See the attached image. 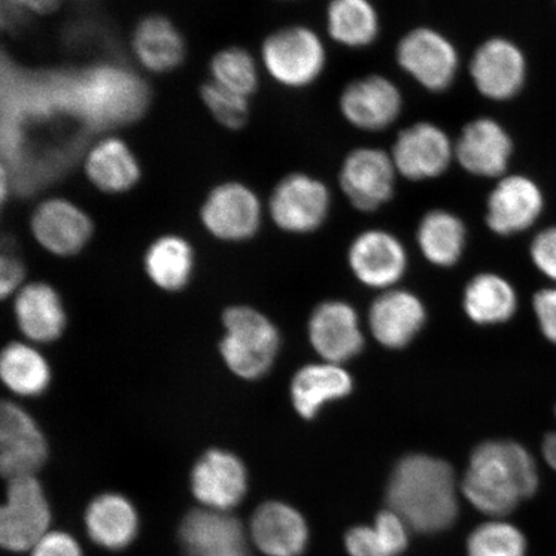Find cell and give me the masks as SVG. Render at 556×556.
<instances>
[{
	"instance_id": "obj_1",
	"label": "cell",
	"mask_w": 556,
	"mask_h": 556,
	"mask_svg": "<svg viewBox=\"0 0 556 556\" xmlns=\"http://www.w3.org/2000/svg\"><path fill=\"white\" fill-rule=\"evenodd\" d=\"M387 502L417 532L446 530L457 517L454 471L440 458L406 456L392 472Z\"/></svg>"
},
{
	"instance_id": "obj_2",
	"label": "cell",
	"mask_w": 556,
	"mask_h": 556,
	"mask_svg": "<svg viewBox=\"0 0 556 556\" xmlns=\"http://www.w3.org/2000/svg\"><path fill=\"white\" fill-rule=\"evenodd\" d=\"M539 471L530 452L517 442L492 441L470 457L463 490L469 502L490 516H505L536 492Z\"/></svg>"
},
{
	"instance_id": "obj_3",
	"label": "cell",
	"mask_w": 556,
	"mask_h": 556,
	"mask_svg": "<svg viewBox=\"0 0 556 556\" xmlns=\"http://www.w3.org/2000/svg\"><path fill=\"white\" fill-rule=\"evenodd\" d=\"M224 326L219 351L229 371L245 380L264 377L280 345L275 325L258 311L231 307L225 312Z\"/></svg>"
},
{
	"instance_id": "obj_4",
	"label": "cell",
	"mask_w": 556,
	"mask_h": 556,
	"mask_svg": "<svg viewBox=\"0 0 556 556\" xmlns=\"http://www.w3.org/2000/svg\"><path fill=\"white\" fill-rule=\"evenodd\" d=\"M264 66L289 88H305L321 78L328 64L324 40L308 26L283 27L264 41Z\"/></svg>"
},
{
	"instance_id": "obj_5",
	"label": "cell",
	"mask_w": 556,
	"mask_h": 556,
	"mask_svg": "<svg viewBox=\"0 0 556 556\" xmlns=\"http://www.w3.org/2000/svg\"><path fill=\"white\" fill-rule=\"evenodd\" d=\"M395 61L409 78L432 93L446 92L460 72L455 43L434 27L419 26L400 39Z\"/></svg>"
},
{
	"instance_id": "obj_6",
	"label": "cell",
	"mask_w": 556,
	"mask_h": 556,
	"mask_svg": "<svg viewBox=\"0 0 556 556\" xmlns=\"http://www.w3.org/2000/svg\"><path fill=\"white\" fill-rule=\"evenodd\" d=\"M50 504L35 476L9 479L7 500L0 513V542L7 551L26 552L47 534Z\"/></svg>"
},
{
	"instance_id": "obj_7",
	"label": "cell",
	"mask_w": 556,
	"mask_h": 556,
	"mask_svg": "<svg viewBox=\"0 0 556 556\" xmlns=\"http://www.w3.org/2000/svg\"><path fill=\"white\" fill-rule=\"evenodd\" d=\"M401 177L413 182L440 178L455 160V142L432 122H417L402 129L391 150Z\"/></svg>"
},
{
	"instance_id": "obj_8",
	"label": "cell",
	"mask_w": 556,
	"mask_h": 556,
	"mask_svg": "<svg viewBox=\"0 0 556 556\" xmlns=\"http://www.w3.org/2000/svg\"><path fill=\"white\" fill-rule=\"evenodd\" d=\"M399 176L391 152L358 148L343 160L339 184L351 204L368 213L392 200Z\"/></svg>"
},
{
	"instance_id": "obj_9",
	"label": "cell",
	"mask_w": 556,
	"mask_h": 556,
	"mask_svg": "<svg viewBox=\"0 0 556 556\" xmlns=\"http://www.w3.org/2000/svg\"><path fill=\"white\" fill-rule=\"evenodd\" d=\"M269 205L275 224L283 231L308 233L328 218L331 194L321 179L293 173L276 186Z\"/></svg>"
},
{
	"instance_id": "obj_10",
	"label": "cell",
	"mask_w": 556,
	"mask_h": 556,
	"mask_svg": "<svg viewBox=\"0 0 556 556\" xmlns=\"http://www.w3.org/2000/svg\"><path fill=\"white\" fill-rule=\"evenodd\" d=\"M344 119L358 130L377 134L391 128L403 110V96L384 75L371 74L348 83L339 99Z\"/></svg>"
},
{
	"instance_id": "obj_11",
	"label": "cell",
	"mask_w": 556,
	"mask_h": 556,
	"mask_svg": "<svg viewBox=\"0 0 556 556\" xmlns=\"http://www.w3.org/2000/svg\"><path fill=\"white\" fill-rule=\"evenodd\" d=\"M472 86L483 99L502 102L519 93L526 80V59L505 38H491L477 47L469 61Z\"/></svg>"
},
{
	"instance_id": "obj_12",
	"label": "cell",
	"mask_w": 556,
	"mask_h": 556,
	"mask_svg": "<svg viewBox=\"0 0 556 556\" xmlns=\"http://www.w3.org/2000/svg\"><path fill=\"white\" fill-rule=\"evenodd\" d=\"M48 457V443L37 421L23 407L0 408V470L5 478L35 476Z\"/></svg>"
},
{
	"instance_id": "obj_13",
	"label": "cell",
	"mask_w": 556,
	"mask_h": 556,
	"mask_svg": "<svg viewBox=\"0 0 556 556\" xmlns=\"http://www.w3.org/2000/svg\"><path fill=\"white\" fill-rule=\"evenodd\" d=\"M513 154V142L502 124L491 117H477L464 125L455 141V160L479 178L503 177Z\"/></svg>"
},
{
	"instance_id": "obj_14",
	"label": "cell",
	"mask_w": 556,
	"mask_h": 556,
	"mask_svg": "<svg viewBox=\"0 0 556 556\" xmlns=\"http://www.w3.org/2000/svg\"><path fill=\"white\" fill-rule=\"evenodd\" d=\"M193 496L206 509L227 511L241 503L248 490V471L231 452L214 448L201 456L191 472Z\"/></svg>"
},
{
	"instance_id": "obj_15",
	"label": "cell",
	"mask_w": 556,
	"mask_h": 556,
	"mask_svg": "<svg viewBox=\"0 0 556 556\" xmlns=\"http://www.w3.org/2000/svg\"><path fill=\"white\" fill-rule=\"evenodd\" d=\"M201 219L208 232L225 241H242L258 231L262 207L256 194L240 184H226L208 194Z\"/></svg>"
},
{
	"instance_id": "obj_16",
	"label": "cell",
	"mask_w": 556,
	"mask_h": 556,
	"mask_svg": "<svg viewBox=\"0 0 556 556\" xmlns=\"http://www.w3.org/2000/svg\"><path fill=\"white\" fill-rule=\"evenodd\" d=\"M179 540L189 556H250L239 519L227 511L198 509L187 514Z\"/></svg>"
},
{
	"instance_id": "obj_17",
	"label": "cell",
	"mask_w": 556,
	"mask_h": 556,
	"mask_svg": "<svg viewBox=\"0 0 556 556\" xmlns=\"http://www.w3.org/2000/svg\"><path fill=\"white\" fill-rule=\"evenodd\" d=\"M544 206L539 187L523 176L500 179L486 200L485 222L491 231L509 236L538 220Z\"/></svg>"
},
{
	"instance_id": "obj_18",
	"label": "cell",
	"mask_w": 556,
	"mask_h": 556,
	"mask_svg": "<svg viewBox=\"0 0 556 556\" xmlns=\"http://www.w3.org/2000/svg\"><path fill=\"white\" fill-rule=\"evenodd\" d=\"M309 338L326 363L343 364L363 351L357 313L343 302H326L312 313Z\"/></svg>"
},
{
	"instance_id": "obj_19",
	"label": "cell",
	"mask_w": 556,
	"mask_h": 556,
	"mask_svg": "<svg viewBox=\"0 0 556 556\" xmlns=\"http://www.w3.org/2000/svg\"><path fill=\"white\" fill-rule=\"evenodd\" d=\"M35 239L48 252L70 256L78 254L92 236L93 225L80 207L66 200H48L34 213Z\"/></svg>"
},
{
	"instance_id": "obj_20",
	"label": "cell",
	"mask_w": 556,
	"mask_h": 556,
	"mask_svg": "<svg viewBox=\"0 0 556 556\" xmlns=\"http://www.w3.org/2000/svg\"><path fill=\"white\" fill-rule=\"evenodd\" d=\"M350 263L354 275L367 287L387 289L405 274L407 255L395 236L371 229L353 241Z\"/></svg>"
},
{
	"instance_id": "obj_21",
	"label": "cell",
	"mask_w": 556,
	"mask_h": 556,
	"mask_svg": "<svg viewBox=\"0 0 556 556\" xmlns=\"http://www.w3.org/2000/svg\"><path fill=\"white\" fill-rule=\"evenodd\" d=\"M90 115L100 122H125L142 113L144 89L131 76L113 68L97 70L87 79Z\"/></svg>"
},
{
	"instance_id": "obj_22",
	"label": "cell",
	"mask_w": 556,
	"mask_h": 556,
	"mask_svg": "<svg viewBox=\"0 0 556 556\" xmlns=\"http://www.w3.org/2000/svg\"><path fill=\"white\" fill-rule=\"evenodd\" d=\"M426 318L419 299L405 290H391L374 302L368 323L381 345L399 350L412 343Z\"/></svg>"
},
{
	"instance_id": "obj_23",
	"label": "cell",
	"mask_w": 556,
	"mask_h": 556,
	"mask_svg": "<svg viewBox=\"0 0 556 556\" xmlns=\"http://www.w3.org/2000/svg\"><path fill=\"white\" fill-rule=\"evenodd\" d=\"M15 316L21 332L31 342H54L66 328L64 304L58 291L45 282L26 285L18 290Z\"/></svg>"
},
{
	"instance_id": "obj_24",
	"label": "cell",
	"mask_w": 556,
	"mask_h": 556,
	"mask_svg": "<svg viewBox=\"0 0 556 556\" xmlns=\"http://www.w3.org/2000/svg\"><path fill=\"white\" fill-rule=\"evenodd\" d=\"M255 545L268 556H299L308 541L305 521L293 507L267 503L258 507L252 519Z\"/></svg>"
},
{
	"instance_id": "obj_25",
	"label": "cell",
	"mask_w": 556,
	"mask_h": 556,
	"mask_svg": "<svg viewBox=\"0 0 556 556\" xmlns=\"http://www.w3.org/2000/svg\"><path fill=\"white\" fill-rule=\"evenodd\" d=\"M351 375L337 364L308 365L299 370L291 381V401L296 413L311 420L331 401L346 397L352 392Z\"/></svg>"
},
{
	"instance_id": "obj_26",
	"label": "cell",
	"mask_w": 556,
	"mask_h": 556,
	"mask_svg": "<svg viewBox=\"0 0 556 556\" xmlns=\"http://www.w3.org/2000/svg\"><path fill=\"white\" fill-rule=\"evenodd\" d=\"M86 527L94 544L108 551H123L137 536V511L124 496L104 493L88 506Z\"/></svg>"
},
{
	"instance_id": "obj_27",
	"label": "cell",
	"mask_w": 556,
	"mask_h": 556,
	"mask_svg": "<svg viewBox=\"0 0 556 556\" xmlns=\"http://www.w3.org/2000/svg\"><path fill=\"white\" fill-rule=\"evenodd\" d=\"M326 29L336 43L363 50L379 38V12L371 0H330L326 10Z\"/></svg>"
},
{
	"instance_id": "obj_28",
	"label": "cell",
	"mask_w": 556,
	"mask_h": 556,
	"mask_svg": "<svg viewBox=\"0 0 556 556\" xmlns=\"http://www.w3.org/2000/svg\"><path fill=\"white\" fill-rule=\"evenodd\" d=\"M134 47L142 65L155 73L172 72L185 59L182 35L163 16L146 17L138 24Z\"/></svg>"
},
{
	"instance_id": "obj_29",
	"label": "cell",
	"mask_w": 556,
	"mask_h": 556,
	"mask_svg": "<svg viewBox=\"0 0 556 556\" xmlns=\"http://www.w3.org/2000/svg\"><path fill=\"white\" fill-rule=\"evenodd\" d=\"M87 173L96 187L109 193L128 191L141 177L137 159L117 138L96 146L88 157Z\"/></svg>"
},
{
	"instance_id": "obj_30",
	"label": "cell",
	"mask_w": 556,
	"mask_h": 556,
	"mask_svg": "<svg viewBox=\"0 0 556 556\" xmlns=\"http://www.w3.org/2000/svg\"><path fill=\"white\" fill-rule=\"evenodd\" d=\"M516 290L505 278L484 274L470 281L464 294V308L471 321L496 325L509 321L517 312Z\"/></svg>"
},
{
	"instance_id": "obj_31",
	"label": "cell",
	"mask_w": 556,
	"mask_h": 556,
	"mask_svg": "<svg viewBox=\"0 0 556 556\" xmlns=\"http://www.w3.org/2000/svg\"><path fill=\"white\" fill-rule=\"evenodd\" d=\"M0 377L11 392L37 397L51 384V367L35 348L25 343L7 345L0 356Z\"/></svg>"
},
{
	"instance_id": "obj_32",
	"label": "cell",
	"mask_w": 556,
	"mask_h": 556,
	"mask_svg": "<svg viewBox=\"0 0 556 556\" xmlns=\"http://www.w3.org/2000/svg\"><path fill=\"white\" fill-rule=\"evenodd\" d=\"M465 240L467 229L463 220L442 208L424 215L417 229L422 254L437 266L450 267L455 264L463 254Z\"/></svg>"
},
{
	"instance_id": "obj_33",
	"label": "cell",
	"mask_w": 556,
	"mask_h": 556,
	"mask_svg": "<svg viewBox=\"0 0 556 556\" xmlns=\"http://www.w3.org/2000/svg\"><path fill=\"white\" fill-rule=\"evenodd\" d=\"M144 268L157 288L178 291L191 280L193 250L179 236H163L146 253Z\"/></svg>"
},
{
	"instance_id": "obj_34",
	"label": "cell",
	"mask_w": 556,
	"mask_h": 556,
	"mask_svg": "<svg viewBox=\"0 0 556 556\" xmlns=\"http://www.w3.org/2000/svg\"><path fill=\"white\" fill-rule=\"evenodd\" d=\"M212 73L218 85L242 97L253 94L258 88L255 61L241 48H228L215 55Z\"/></svg>"
},
{
	"instance_id": "obj_35",
	"label": "cell",
	"mask_w": 556,
	"mask_h": 556,
	"mask_svg": "<svg viewBox=\"0 0 556 556\" xmlns=\"http://www.w3.org/2000/svg\"><path fill=\"white\" fill-rule=\"evenodd\" d=\"M468 552L469 556H525L526 540L516 527L489 523L472 532Z\"/></svg>"
},
{
	"instance_id": "obj_36",
	"label": "cell",
	"mask_w": 556,
	"mask_h": 556,
	"mask_svg": "<svg viewBox=\"0 0 556 556\" xmlns=\"http://www.w3.org/2000/svg\"><path fill=\"white\" fill-rule=\"evenodd\" d=\"M201 96L208 110L220 124L231 129H240L248 122L249 104L247 97L231 92L217 81L206 83Z\"/></svg>"
},
{
	"instance_id": "obj_37",
	"label": "cell",
	"mask_w": 556,
	"mask_h": 556,
	"mask_svg": "<svg viewBox=\"0 0 556 556\" xmlns=\"http://www.w3.org/2000/svg\"><path fill=\"white\" fill-rule=\"evenodd\" d=\"M374 530L377 531L388 556H399L405 551L407 546L405 521L397 514L392 510L380 513Z\"/></svg>"
},
{
	"instance_id": "obj_38",
	"label": "cell",
	"mask_w": 556,
	"mask_h": 556,
	"mask_svg": "<svg viewBox=\"0 0 556 556\" xmlns=\"http://www.w3.org/2000/svg\"><path fill=\"white\" fill-rule=\"evenodd\" d=\"M531 256L534 266L556 282V227L547 228L534 238Z\"/></svg>"
},
{
	"instance_id": "obj_39",
	"label": "cell",
	"mask_w": 556,
	"mask_h": 556,
	"mask_svg": "<svg viewBox=\"0 0 556 556\" xmlns=\"http://www.w3.org/2000/svg\"><path fill=\"white\" fill-rule=\"evenodd\" d=\"M345 544L352 556H388L377 531L372 528H353L346 534Z\"/></svg>"
},
{
	"instance_id": "obj_40",
	"label": "cell",
	"mask_w": 556,
	"mask_h": 556,
	"mask_svg": "<svg viewBox=\"0 0 556 556\" xmlns=\"http://www.w3.org/2000/svg\"><path fill=\"white\" fill-rule=\"evenodd\" d=\"M533 309L542 333L556 344V288L539 291L533 298Z\"/></svg>"
},
{
	"instance_id": "obj_41",
	"label": "cell",
	"mask_w": 556,
	"mask_h": 556,
	"mask_svg": "<svg viewBox=\"0 0 556 556\" xmlns=\"http://www.w3.org/2000/svg\"><path fill=\"white\" fill-rule=\"evenodd\" d=\"M31 556H83L78 542L64 532L47 533L33 547Z\"/></svg>"
},
{
	"instance_id": "obj_42",
	"label": "cell",
	"mask_w": 556,
	"mask_h": 556,
	"mask_svg": "<svg viewBox=\"0 0 556 556\" xmlns=\"http://www.w3.org/2000/svg\"><path fill=\"white\" fill-rule=\"evenodd\" d=\"M25 277L23 263L12 255H3L0 260V295L3 299L21 289Z\"/></svg>"
},
{
	"instance_id": "obj_43",
	"label": "cell",
	"mask_w": 556,
	"mask_h": 556,
	"mask_svg": "<svg viewBox=\"0 0 556 556\" xmlns=\"http://www.w3.org/2000/svg\"><path fill=\"white\" fill-rule=\"evenodd\" d=\"M62 0H10L13 7L38 13L52 12L58 9Z\"/></svg>"
},
{
	"instance_id": "obj_44",
	"label": "cell",
	"mask_w": 556,
	"mask_h": 556,
	"mask_svg": "<svg viewBox=\"0 0 556 556\" xmlns=\"http://www.w3.org/2000/svg\"><path fill=\"white\" fill-rule=\"evenodd\" d=\"M545 460L556 471V432L548 434L542 444Z\"/></svg>"
}]
</instances>
